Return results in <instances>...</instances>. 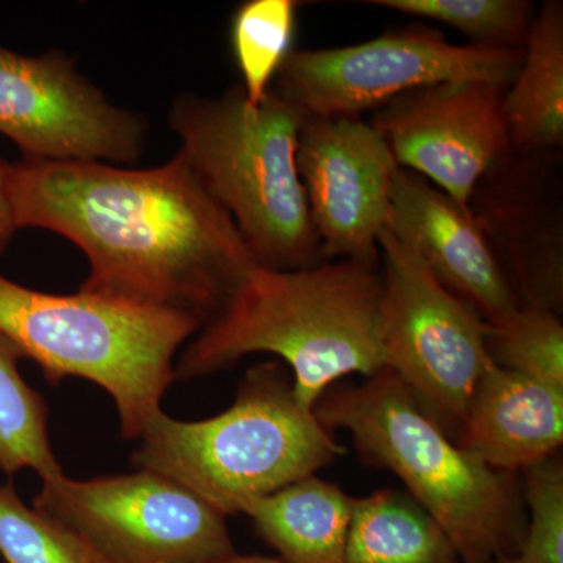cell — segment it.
Segmentation results:
<instances>
[{"label": "cell", "instance_id": "1", "mask_svg": "<svg viewBox=\"0 0 563 563\" xmlns=\"http://www.w3.org/2000/svg\"><path fill=\"white\" fill-rule=\"evenodd\" d=\"M9 198L18 231L76 244L90 274L79 291L191 314L207 324L258 263L184 155L157 168L21 161Z\"/></svg>", "mask_w": 563, "mask_h": 563}, {"label": "cell", "instance_id": "2", "mask_svg": "<svg viewBox=\"0 0 563 563\" xmlns=\"http://www.w3.org/2000/svg\"><path fill=\"white\" fill-rule=\"evenodd\" d=\"M379 298L374 263L320 262L288 272L254 266L181 352L174 376H210L244 355L268 352L290 366L296 399L313 410L342 377L385 368Z\"/></svg>", "mask_w": 563, "mask_h": 563}, {"label": "cell", "instance_id": "3", "mask_svg": "<svg viewBox=\"0 0 563 563\" xmlns=\"http://www.w3.org/2000/svg\"><path fill=\"white\" fill-rule=\"evenodd\" d=\"M313 412L329 432L350 433L363 462L402 481L461 563H503L517 554L526 523L515 474L463 451L391 369L329 388Z\"/></svg>", "mask_w": 563, "mask_h": 563}, {"label": "cell", "instance_id": "4", "mask_svg": "<svg viewBox=\"0 0 563 563\" xmlns=\"http://www.w3.org/2000/svg\"><path fill=\"white\" fill-rule=\"evenodd\" d=\"M303 120L273 88L251 106L240 85L218 98L179 95L169 110L179 152L199 184L258 265L280 272L322 262L296 162Z\"/></svg>", "mask_w": 563, "mask_h": 563}, {"label": "cell", "instance_id": "5", "mask_svg": "<svg viewBox=\"0 0 563 563\" xmlns=\"http://www.w3.org/2000/svg\"><path fill=\"white\" fill-rule=\"evenodd\" d=\"M139 440L136 468L176 481L225 517L344 454L313 410L298 402L279 362L247 369L235 401L217 417L180 421L161 412Z\"/></svg>", "mask_w": 563, "mask_h": 563}, {"label": "cell", "instance_id": "6", "mask_svg": "<svg viewBox=\"0 0 563 563\" xmlns=\"http://www.w3.org/2000/svg\"><path fill=\"white\" fill-rule=\"evenodd\" d=\"M201 329L188 313L84 291L51 295L0 274V332L51 385L81 377L109 393L124 439H140L163 412V395L176 380L174 357Z\"/></svg>", "mask_w": 563, "mask_h": 563}, {"label": "cell", "instance_id": "7", "mask_svg": "<svg viewBox=\"0 0 563 563\" xmlns=\"http://www.w3.org/2000/svg\"><path fill=\"white\" fill-rule=\"evenodd\" d=\"M379 262L377 340L385 368L455 442L474 387L492 363L488 322L387 229L380 233Z\"/></svg>", "mask_w": 563, "mask_h": 563}, {"label": "cell", "instance_id": "8", "mask_svg": "<svg viewBox=\"0 0 563 563\" xmlns=\"http://www.w3.org/2000/svg\"><path fill=\"white\" fill-rule=\"evenodd\" d=\"M523 51L451 43L426 25L333 47L292 51L276 79L279 92L306 118H361L406 92L453 81H488L509 88Z\"/></svg>", "mask_w": 563, "mask_h": 563}, {"label": "cell", "instance_id": "9", "mask_svg": "<svg viewBox=\"0 0 563 563\" xmlns=\"http://www.w3.org/2000/svg\"><path fill=\"white\" fill-rule=\"evenodd\" d=\"M33 509L109 563H214L235 553L225 515L163 474L43 481Z\"/></svg>", "mask_w": 563, "mask_h": 563}, {"label": "cell", "instance_id": "10", "mask_svg": "<svg viewBox=\"0 0 563 563\" xmlns=\"http://www.w3.org/2000/svg\"><path fill=\"white\" fill-rule=\"evenodd\" d=\"M0 133L24 158L131 165L146 143V121L113 106L58 51L21 55L0 46Z\"/></svg>", "mask_w": 563, "mask_h": 563}, {"label": "cell", "instance_id": "11", "mask_svg": "<svg viewBox=\"0 0 563 563\" xmlns=\"http://www.w3.org/2000/svg\"><path fill=\"white\" fill-rule=\"evenodd\" d=\"M504 91L488 81L433 85L385 103L369 124L399 168L472 209L477 187L512 151Z\"/></svg>", "mask_w": 563, "mask_h": 563}, {"label": "cell", "instance_id": "12", "mask_svg": "<svg viewBox=\"0 0 563 563\" xmlns=\"http://www.w3.org/2000/svg\"><path fill=\"white\" fill-rule=\"evenodd\" d=\"M296 162L321 261L379 265L399 168L383 136L361 118H306Z\"/></svg>", "mask_w": 563, "mask_h": 563}, {"label": "cell", "instance_id": "13", "mask_svg": "<svg viewBox=\"0 0 563 563\" xmlns=\"http://www.w3.org/2000/svg\"><path fill=\"white\" fill-rule=\"evenodd\" d=\"M385 229L488 324H506L520 310L512 282L473 210L459 206L431 181L396 169Z\"/></svg>", "mask_w": 563, "mask_h": 563}, {"label": "cell", "instance_id": "14", "mask_svg": "<svg viewBox=\"0 0 563 563\" xmlns=\"http://www.w3.org/2000/svg\"><path fill=\"white\" fill-rule=\"evenodd\" d=\"M455 443L498 472H525L563 443V388L490 363L474 387Z\"/></svg>", "mask_w": 563, "mask_h": 563}, {"label": "cell", "instance_id": "15", "mask_svg": "<svg viewBox=\"0 0 563 563\" xmlns=\"http://www.w3.org/2000/svg\"><path fill=\"white\" fill-rule=\"evenodd\" d=\"M354 499L307 476L244 507L255 532L287 563H343Z\"/></svg>", "mask_w": 563, "mask_h": 563}, {"label": "cell", "instance_id": "16", "mask_svg": "<svg viewBox=\"0 0 563 563\" xmlns=\"http://www.w3.org/2000/svg\"><path fill=\"white\" fill-rule=\"evenodd\" d=\"M510 146L539 154L563 141V5L550 0L533 18L523 62L504 91Z\"/></svg>", "mask_w": 563, "mask_h": 563}, {"label": "cell", "instance_id": "17", "mask_svg": "<svg viewBox=\"0 0 563 563\" xmlns=\"http://www.w3.org/2000/svg\"><path fill=\"white\" fill-rule=\"evenodd\" d=\"M343 563H461L446 533L406 493L355 498Z\"/></svg>", "mask_w": 563, "mask_h": 563}, {"label": "cell", "instance_id": "18", "mask_svg": "<svg viewBox=\"0 0 563 563\" xmlns=\"http://www.w3.org/2000/svg\"><path fill=\"white\" fill-rule=\"evenodd\" d=\"M21 351L0 332V472L14 476L32 468L41 479L63 476L47 432L43 396L22 379Z\"/></svg>", "mask_w": 563, "mask_h": 563}, {"label": "cell", "instance_id": "19", "mask_svg": "<svg viewBox=\"0 0 563 563\" xmlns=\"http://www.w3.org/2000/svg\"><path fill=\"white\" fill-rule=\"evenodd\" d=\"M299 5L295 0H247L233 13L229 38L251 106L265 99L292 52Z\"/></svg>", "mask_w": 563, "mask_h": 563}, {"label": "cell", "instance_id": "20", "mask_svg": "<svg viewBox=\"0 0 563 563\" xmlns=\"http://www.w3.org/2000/svg\"><path fill=\"white\" fill-rule=\"evenodd\" d=\"M372 5L443 22L483 46L525 51L533 5L528 0H373Z\"/></svg>", "mask_w": 563, "mask_h": 563}, {"label": "cell", "instance_id": "21", "mask_svg": "<svg viewBox=\"0 0 563 563\" xmlns=\"http://www.w3.org/2000/svg\"><path fill=\"white\" fill-rule=\"evenodd\" d=\"M485 347L496 366L563 388V324L558 313L521 303L506 324H488Z\"/></svg>", "mask_w": 563, "mask_h": 563}, {"label": "cell", "instance_id": "22", "mask_svg": "<svg viewBox=\"0 0 563 563\" xmlns=\"http://www.w3.org/2000/svg\"><path fill=\"white\" fill-rule=\"evenodd\" d=\"M0 555L7 563H109L65 526L25 506L0 485Z\"/></svg>", "mask_w": 563, "mask_h": 563}, {"label": "cell", "instance_id": "23", "mask_svg": "<svg viewBox=\"0 0 563 563\" xmlns=\"http://www.w3.org/2000/svg\"><path fill=\"white\" fill-rule=\"evenodd\" d=\"M523 473L531 521L517 554L503 563H563L562 457L555 454Z\"/></svg>", "mask_w": 563, "mask_h": 563}, {"label": "cell", "instance_id": "24", "mask_svg": "<svg viewBox=\"0 0 563 563\" xmlns=\"http://www.w3.org/2000/svg\"><path fill=\"white\" fill-rule=\"evenodd\" d=\"M10 172L11 163L0 158V255L7 251L14 233L18 232L9 198Z\"/></svg>", "mask_w": 563, "mask_h": 563}, {"label": "cell", "instance_id": "25", "mask_svg": "<svg viewBox=\"0 0 563 563\" xmlns=\"http://www.w3.org/2000/svg\"><path fill=\"white\" fill-rule=\"evenodd\" d=\"M214 563H287L282 561L280 558H265V555H240L233 553L228 558Z\"/></svg>", "mask_w": 563, "mask_h": 563}]
</instances>
